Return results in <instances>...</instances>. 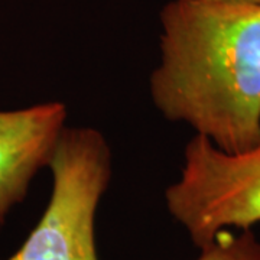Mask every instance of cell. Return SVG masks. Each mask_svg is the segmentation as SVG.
I'll return each mask as SVG.
<instances>
[{"label": "cell", "instance_id": "cell-4", "mask_svg": "<svg viewBox=\"0 0 260 260\" xmlns=\"http://www.w3.org/2000/svg\"><path fill=\"white\" fill-rule=\"evenodd\" d=\"M62 103L0 112V224L28 192L41 168L48 167L65 129Z\"/></svg>", "mask_w": 260, "mask_h": 260}, {"label": "cell", "instance_id": "cell-6", "mask_svg": "<svg viewBox=\"0 0 260 260\" xmlns=\"http://www.w3.org/2000/svg\"><path fill=\"white\" fill-rule=\"evenodd\" d=\"M204 3H220V5H234V6H260V0H192Z\"/></svg>", "mask_w": 260, "mask_h": 260}, {"label": "cell", "instance_id": "cell-1", "mask_svg": "<svg viewBox=\"0 0 260 260\" xmlns=\"http://www.w3.org/2000/svg\"><path fill=\"white\" fill-rule=\"evenodd\" d=\"M152 99L227 153L260 142V6L175 0L162 13Z\"/></svg>", "mask_w": 260, "mask_h": 260}, {"label": "cell", "instance_id": "cell-2", "mask_svg": "<svg viewBox=\"0 0 260 260\" xmlns=\"http://www.w3.org/2000/svg\"><path fill=\"white\" fill-rule=\"evenodd\" d=\"M48 167L54 179L49 203L6 260H99L95 214L112 175L107 142L90 127H65Z\"/></svg>", "mask_w": 260, "mask_h": 260}, {"label": "cell", "instance_id": "cell-5", "mask_svg": "<svg viewBox=\"0 0 260 260\" xmlns=\"http://www.w3.org/2000/svg\"><path fill=\"white\" fill-rule=\"evenodd\" d=\"M200 250L195 260H260V240L251 230L224 232Z\"/></svg>", "mask_w": 260, "mask_h": 260}, {"label": "cell", "instance_id": "cell-3", "mask_svg": "<svg viewBox=\"0 0 260 260\" xmlns=\"http://www.w3.org/2000/svg\"><path fill=\"white\" fill-rule=\"evenodd\" d=\"M165 198L168 211L200 249L224 232L251 230L260 223V142L227 153L197 135Z\"/></svg>", "mask_w": 260, "mask_h": 260}]
</instances>
